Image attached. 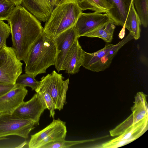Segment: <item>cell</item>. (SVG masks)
Masks as SVG:
<instances>
[{"label":"cell","instance_id":"obj_1","mask_svg":"<svg viewBox=\"0 0 148 148\" xmlns=\"http://www.w3.org/2000/svg\"><path fill=\"white\" fill-rule=\"evenodd\" d=\"M12 48L20 61L26 62L33 46L43 33L39 21L21 5L15 7L7 20Z\"/></svg>","mask_w":148,"mask_h":148},{"label":"cell","instance_id":"obj_2","mask_svg":"<svg viewBox=\"0 0 148 148\" xmlns=\"http://www.w3.org/2000/svg\"><path fill=\"white\" fill-rule=\"evenodd\" d=\"M56 49L53 39L43 32L32 48L25 62V73L35 77L54 65Z\"/></svg>","mask_w":148,"mask_h":148},{"label":"cell","instance_id":"obj_3","mask_svg":"<svg viewBox=\"0 0 148 148\" xmlns=\"http://www.w3.org/2000/svg\"><path fill=\"white\" fill-rule=\"evenodd\" d=\"M77 0H68L57 6L46 22L43 32L53 39L61 33L74 26L82 12Z\"/></svg>","mask_w":148,"mask_h":148},{"label":"cell","instance_id":"obj_4","mask_svg":"<svg viewBox=\"0 0 148 148\" xmlns=\"http://www.w3.org/2000/svg\"><path fill=\"white\" fill-rule=\"evenodd\" d=\"M62 74L53 71L50 74L42 77L40 81L38 90L47 92L54 103L56 109L60 110L65 103L67 92L68 88L69 78L64 80Z\"/></svg>","mask_w":148,"mask_h":148},{"label":"cell","instance_id":"obj_5","mask_svg":"<svg viewBox=\"0 0 148 148\" xmlns=\"http://www.w3.org/2000/svg\"><path fill=\"white\" fill-rule=\"evenodd\" d=\"M23 65L12 47L0 49V83L15 84L22 72Z\"/></svg>","mask_w":148,"mask_h":148},{"label":"cell","instance_id":"obj_6","mask_svg":"<svg viewBox=\"0 0 148 148\" xmlns=\"http://www.w3.org/2000/svg\"><path fill=\"white\" fill-rule=\"evenodd\" d=\"M34 125L32 121L13 113L0 114V138L15 135L27 139Z\"/></svg>","mask_w":148,"mask_h":148},{"label":"cell","instance_id":"obj_7","mask_svg":"<svg viewBox=\"0 0 148 148\" xmlns=\"http://www.w3.org/2000/svg\"><path fill=\"white\" fill-rule=\"evenodd\" d=\"M47 109L44 98L40 92H36L29 101H23L12 113L23 119L32 121L35 125H39L41 114Z\"/></svg>","mask_w":148,"mask_h":148},{"label":"cell","instance_id":"obj_8","mask_svg":"<svg viewBox=\"0 0 148 148\" xmlns=\"http://www.w3.org/2000/svg\"><path fill=\"white\" fill-rule=\"evenodd\" d=\"M148 117L145 118L126 130L116 138L102 144L101 147L117 148L123 146L135 140L148 129Z\"/></svg>","mask_w":148,"mask_h":148},{"label":"cell","instance_id":"obj_9","mask_svg":"<svg viewBox=\"0 0 148 148\" xmlns=\"http://www.w3.org/2000/svg\"><path fill=\"white\" fill-rule=\"evenodd\" d=\"M111 19L106 14L94 12L84 13L82 12L79 16L75 25L76 34L78 38L84 36L100 25Z\"/></svg>","mask_w":148,"mask_h":148},{"label":"cell","instance_id":"obj_10","mask_svg":"<svg viewBox=\"0 0 148 148\" xmlns=\"http://www.w3.org/2000/svg\"><path fill=\"white\" fill-rule=\"evenodd\" d=\"M77 38L75 25L53 39L56 49L55 68L58 72L61 71L63 62L68 52Z\"/></svg>","mask_w":148,"mask_h":148},{"label":"cell","instance_id":"obj_11","mask_svg":"<svg viewBox=\"0 0 148 148\" xmlns=\"http://www.w3.org/2000/svg\"><path fill=\"white\" fill-rule=\"evenodd\" d=\"M28 90L15 84L10 91L0 97V114L11 113L23 101Z\"/></svg>","mask_w":148,"mask_h":148},{"label":"cell","instance_id":"obj_12","mask_svg":"<svg viewBox=\"0 0 148 148\" xmlns=\"http://www.w3.org/2000/svg\"><path fill=\"white\" fill-rule=\"evenodd\" d=\"M56 0H23L21 5L39 21L46 22L55 7Z\"/></svg>","mask_w":148,"mask_h":148},{"label":"cell","instance_id":"obj_13","mask_svg":"<svg viewBox=\"0 0 148 148\" xmlns=\"http://www.w3.org/2000/svg\"><path fill=\"white\" fill-rule=\"evenodd\" d=\"M77 38L74 42L66 54L64 60L61 70L70 74L77 73L82 66L83 58V50Z\"/></svg>","mask_w":148,"mask_h":148},{"label":"cell","instance_id":"obj_14","mask_svg":"<svg viewBox=\"0 0 148 148\" xmlns=\"http://www.w3.org/2000/svg\"><path fill=\"white\" fill-rule=\"evenodd\" d=\"M112 6L108 14L116 25L124 27L133 0H106Z\"/></svg>","mask_w":148,"mask_h":148},{"label":"cell","instance_id":"obj_15","mask_svg":"<svg viewBox=\"0 0 148 148\" xmlns=\"http://www.w3.org/2000/svg\"><path fill=\"white\" fill-rule=\"evenodd\" d=\"M133 39V37L129 33L123 40L115 45L113 48L99 61L91 66L88 69L97 72L104 71L110 66L112 59L119 50Z\"/></svg>","mask_w":148,"mask_h":148},{"label":"cell","instance_id":"obj_16","mask_svg":"<svg viewBox=\"0 0 148 148\" xmlns=\"http://www.w3.org/2000/svg\"><path fill=\"white\" fill-rule=\"evenodd\" d=\"M147 96L142 92H137L135 96V103L131 108L133 116V125L148 117Z\"/></svg>","mask_w":148,"mask_h":148},{"label":"cell","instance_id":"obj_17","mask_svg":"<svg viewBox=\"0 0 148 148\" xmlns=\"http://www.w3.org/2000/svg\"><path fill=\"white\" fill-rule=\"evenodd\" d=\"M65 122L58 118L53 119L52 121L43 129L31 135L28 143L29 148H37L39 144L42 140L49 136Z\"/></svg>","mask_w":148,"mask_h":148},{"label":"cell","instance_id":"obj_18","mask_svg":"<svg viewBox=\"0 0 148 148\" xmlns=\"http://www.w3.org/2000/svg\"><path fill=\"white\" fill-rule=\"evenodd\" d=\"M116 24L111 19L108 22L96 28L84 35V36L90 38H98L107 43H110L113 39Z\"/></svg>","mask_w":148,"mask_h":148},{"label":"cell","instance_id":"obj_19","mask_svg":"<svg viewBox=\"0 0 148 148\" xmlns=\"http://www.w3.org/2000/svg\"><path fill=\"white\" fill-rule=\"evenodd\" d=\"M141 24L140 18L136 12L132 2L123 28L127 29L133 39L137 40L140 37V26Z\"/></svg>","mask_w":148,"mask_h":148},{"label":"cell","instance_id":"obj_20","mask_svg":"<svg viewBox=\"0 0 148 148\" xmlns=\"http://www.w3.org/2000/svg\"><path fill=\"white\" fill-rule=\"evenodd\" d=\"M77 3L82 11L91 10L100 13L108 14L112 8L106 0H77Z\"/></svg>","mask_w":148,"mask_h":148},{"label":"cell","instance_id":"obj_21","mask_svg":"<svg viewBox=\"0 0 148 148\" xmlns=\"http://www.w3.org/2000/svg\"><path fill=\"white\" fill-rule=\"evenodd\" d=\"M115 45H106L103 48L92 53L83 51L84 58L82 66L88 69L91 66L99 61Z\"/></svg>","mask_w":148,"mask_h":148},{"label":"cell","instance_id":"obj_22","mask_svg":"<svg viewBox=\"0 0 148 148\" xmlns=\"http://www.w3.org/2000/svg\"><path fill=\"white\" fill-rule=\"evenodd\" d=\"M134 5L141 21L145 27L148 24V0H133Z\"/></svg>","mask_w":148,"mask_h":148},{"label":"cell","instance_id":"obj_23","mask_svg":"<svg viewBox=\"0 0 148 148\" xmlns=\"http://www.w3.org/2000/svg\"><path fill=\"white\" fill-rule=\"evenodd\" d=\"M109 135L98 137L92 139L76 140V141H67L65 140L58 141L51 143L47 144L42 148H68L71 146L78 144L94 141L99 139L107 138Z\"/></svg>","mask_w":148,"mask_h":148},{"label":"cell","instance_id":"obj_24","mask_svg":"<svg viewBox=\"0 0 148 148\" xmlns=\"http://www.w3.org/2000/svg\"><path fill=\"white\" fill-rule=\"evenodd\" d=\"M33 75L25 73L20 75L17 78L16 84L23 86L30 87L35 91L39 87L40 81L36 80Z\"/></svg>","mask_w":148,"mask_h":148},{"label":"cell","instance_id":"obj_25","mask_svg":"<svg viewBox=\"0 0 148 148\" xmlns=\"http://www.w3.org/2000/svg\"><path fill=\"white\" fill-rule=\"evenodd\" d=\"M15 7L7 0H0V20L7 21Z\"/></svg>","mask_w":148,"mask_h":148},{"label":"cell","instance_id":"obj_26","mask_svg":"<svg viewBox=\"0 0 148 148\" xmlns=\"http://www.w3.org/2000/svg\"><path fill=\"white\" fill-rule=\"evenodd\" d=\"M11 34V29L8 24L0 20V49L6 46V40Z\"/></svg>","mask_w":148,"mask_h":148},{"label":"cell","instance_id":"obj_27","mask_svg":"<svg viewBox=\"0 0 148 148\" xmlns=\"http://www.w3.org/2000/svg\"><path fill=\"white\" fill-rule=\"evenodd\" d=\"M39 92L42 95L45 103L47 109L49 111V116L54 118L55 114V106L54 101L50 95L47 92L41 90H38L36 92Z\"/></svg>","mask_w":148,"mask_h":148},{"label":"cell","instance_id":"obj_28","mask_svg":"<svg viewBox=\"0 0 148 148\" xmlns=\"http://www.w3.org/2000/svg\"><path fill=\"white\" fill-rule=\"evenodd\" d=\"M14 85L0 83V97L11 90Z\"/></svg>","mask_w":148,"mask_h":148},{"label":"cell","instance_id":"obj_29","mask_svg":"<svg viewBox=\"0 0 148 148\" xmlns=\"http://www.w3.org/2000/svg\"><path fill=\"white\" fill-rule=\"evenodd\" d=\"M14 5L15 6L21 5L23 0H7Z\"/></svg>","mask_w":148,"mask_h":148},{"label":"cell","instance_id":"obj_30","mask_svg":"<svg viewBox=\"0 0 148 148\" xmlns=\"http://www.w3.org/2000/svg\"><path fill=\"white\" fill-rule=\"evenodd\" d=\"M68 0H56L55 2V7L64 3L67 1Z\"/></svg>","mask_w":148,"mask_h":148}]
</instances>
